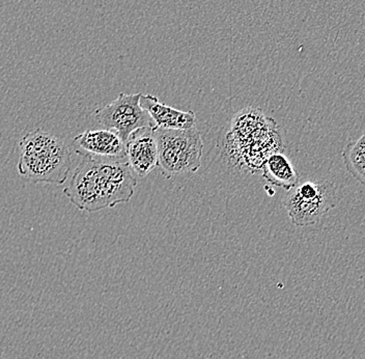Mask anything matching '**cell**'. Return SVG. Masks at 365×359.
<instances>
[{"label": "cell", "instance_id": "obj_1", "mask_svg": "<svg viewBox=\"0 0 365 359\" xmlns=\"http://www.w3.org/2000/svg\"><path fill=\"white\" fill-rule=\"evenodd\" d=\"M82 155L63 194L80 211H101L131 201L137 181L127 158Z\"/></svg>", "mask_w": 365, "mask_h": 359}, {"label": "cell", "instance_id": "obj_2", "mask_svg": "<svg viewBox=\"0 0 365 359\" xmlns=\"http://www.w3.org/2000/svg\"><path fill=\"white\" fill-rule=\"evenodd\" d=\"M71 166L70 148L61 137L36 129L20 141L17 169L27 182L63 184L70 175Z\"/></svg>", "mask_w": 365, "mask_h": 359}, {"label": "cell", "instance_id": "obj_3", "mask_svg": "<svg viewBox=\"0 0 365 359\" xmlns=\"http://www.w3.org/2000/svg\"><path fill=\"white\" fill-rule=\"evenodd\" d=\"M158 145L159 166L170 175H185L202 166V134L197 128L170 130L155 128Z\"/></svg>", "mask_w": 365, "mask_h": 359}, {"label": "cell", "instance_id": "obj_4", "mask_svg": "<svg viewBox=\"0 0 365 359\" xmlns=\"http://www.w3.org/2000/svg\"><path fill=\"white\" fill-rule=\"evenodd\" d=\"M336 202L334 184L325 180L300 183L289 191L282 201L292 223L297 226L316 225Z\"/></svg>", "mask_w": 365, "mask_h": 359}, {"label": "cell", "instance_id": "obj_5", "mask_svg": "<svg viewBox=\"0 0 365 359\" xmlns=\"http://www.w3.org/2000/svg\"><path fill=\"white\" fill-rule=\"evenodd\" d=\"M143 93H125L93 113L96 120L105 129L113 130L127 143L130 135L145 127H155L150 114L141 107Z\"/></svg>", "mask_w": 365, "mask_h": 359}, {"label": "cell", "instance_id": "obj_6", "mask_svg": "<svg viewBox=\"0 0 365 359\" xmlns=\"http://www.w3.org/2000/svg\"><path fill=\"white\" fill-rule=\"evenodd\" d=\"M155 128L145 127L130 135L125 143L127 159L132 171L139 177H147L159 166L158 145Z\"/></svg>", "mask_w": 365, "mask_h": 359}, {"label": "cell", "instance_id": "obj_7", "mask_svg": "<svg viewBox=\"0 0 365 359\" xmlns=\"http://www.w3.org/2000/svg\"><path fill=\"white\" fill-rule=\"evenodd\" d=\"M74 143L93 156L127 158L125 141L113 130H86L75 137Z\"/></svg>", "mask_w": 365, "mask_h": 359}, {"label": "cell", "instance_id": "obj_8", "mask_svg": "<svg viewBox=\"0 0 365 359\" xmlns=\"http://www.w3.org/2000/svg\"><path fill=\"white\" fill-rule=\"evenodd\" d=\"M140 105L152 118L155 127L162 129H190L196 126V116L192 111H182L159 101L152 95H141Z\"/></svg>", "mask_w": 365, "mask_h": 359}, {"label": "cell", "instance_id": "obj_9", "mask_svg": "<svg viewBox=\"0 0 365 359\" xmlns=\"http://www.w3.org/2000/svg\"><path fill=\"white\" fill-rule=\"evenodd\" d=\"M262 177L274 186L291 191L299 183V175L291 160L284 153L276 152L268 157L262 168Z\"/></svg>", "mask_w": 365, "mask_h": 359}, {"label": "cell", "instance_id": "obj_10", "mask_svg": "<svg viewBox=\"0 0 365 359\" xmlns=\"http://www.w3.org/2000/svg\"><path fill=\"white\" fill-rule=\"evenodd\" d=\"M342 160L346 171L365 186V132L344 148Z\"/></svg>", "mask_w": 365, "mask_h": 359}]
</instances>
